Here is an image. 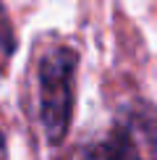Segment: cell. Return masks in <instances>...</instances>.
Here are the masks:
<instances>
[{"label":"cell","instance_id":"obj_1","mask_svg":"<svg viewBox=\"0 0 157 160\" xmlns=\"http://www.w3.org/2000/svg\"><path fill=\"white\" fill-rule=\"evenodd\" d=\"M76 63H78V55L71 48H50L39 58V66H37L39 118H42L45 134L52 144L63 142L71 123Z\"/></svg>","mask_w":157,"mask_h":160},{"label":"cell","instance_id":"obj_2","mask_svg":"<svg viewBox=\"0 0 157 160\" xmlns=\"http://www.w3.org/2000/svg\"><path fill=\"white\" fill-rule=\"evenodd\" d=\"M115 131L126 137L139 160H157V110L147 102H136L115 123Z\"/></svg>","mask_w":157,"mask_h":160},{"label":"cell","instance_id":"obj_3","mask_svg":"<svg viewBox=\"0 0 157 160\" xmlns=\"http://www.w3.org/2000/svg\"><path fill=\"white\" fill-rule=\"evenodd\" d=\"M68 160H139V155H136L134 147L126 142V137L113 129V134L107 139L94 142V144H84V147L76 150Z\"/></svg>","mask_w":157,"mask_h":160},{"label":"cell","instance_id":"obj_4","mask_svg":"<svg viewBox=\"0 0 157 160\" xmlns=\"http://www.w3.org/2000/svg\"><path fill=\"white\" fill-rule=\"evenodd\" d=\"M13 50H16V37H13L11 21H8V16H5V8L0 5V68L8 63Z\"/></svg>","mask_w":157,"mask_h":160},{"label":"cell","instance_id":"obj_5","mask_svg":"<svg viewBox=\"0 0 157 160\" xmlns=\"http://www.w3.org/2000/svg\"><path fill=\"white\" fill-rule=\"evenodd\" d=\"M0 160H5V139L0 134Z\"/></svg>","mask_w":157,"mask_h":160}]
</instances>
